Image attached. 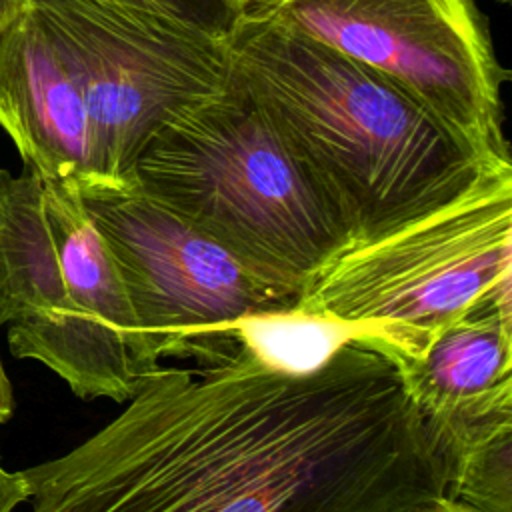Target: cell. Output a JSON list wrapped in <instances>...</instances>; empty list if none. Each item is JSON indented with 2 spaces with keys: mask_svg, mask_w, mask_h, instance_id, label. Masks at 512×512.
I'll list each match as a JSON object with an SVG mask.
<instances>
[{
  "mask_svg": "<svg viewBox=\"0 0 512 512\" xmlns=\"http://www.w3.org/2000/svg\"><path fill=\"white\" fill-rule=\"evenodd\" d=\"M70 452L20 470L30 512H406L450 460L396 366L358 340L288 374L244 346L160 366Z\"/></svg>",
  "mask_w": 512,
  "mask_h": 512,
  "instance_id": "6da1fadb",
  "label": "cell"
},
{
  "mask_svg": "<svg viewBox=\"0 0 512 512\" xmlns=\"http://www.w3.org/2000/svg\"><path fill=\"white\" fill-rule=\"evenodd\" d=\"M228 50L234 74L330 200L350 246L388 236L512 168L384 74L304 34L238 16Z\"/></svg>",
  "mask_w": 512,
  "mask_h": 512,
  "instance_id": "7a4b0ae2",
  "label": "cell"
},
{
  "mask_svg": "<svg viewBox=\"0 0 512 512\" xmlns=\"http://www.w3.org/2000/svg\"><path fill=\"white\" fill-rule=\"evenodd\" d=\"M132 184L298 300L350 246L330 200L234 70L220 94L156 128Z\"/></svg>",
  "mask_w": 512,
  "mask_h": 512,
  "instance_id": "3957f363",
  "label": "cell"
},
{
  "mask_svg": "<svg viewBox=\"0 0 512 512\" xmlns=\"http://www.w3.org/2000/svg\"><path fill=\"white\" fill-rule=\"evenodd\" d=\"M296 308L404 356L466 316L512 314V168L388 236L348 246Z\"/></svg>",
  "mask_w": 512,
  "mask_h": 512,
  "instance_id": "277c9868",
  "label": "cell"
},
{
  "mask_svg": "<svg viewBox=\"0 0 512 512\" xmlns=\"http://www.w3.org/2000/svg\"><path fill=\"white\" fill-rule=\"evenodd\" d=\"M28 8L82 92L98 186L132 184L156 128L230 80L228 38L184 20L116 0H28Z\"/></svg>",
  "mask_w": 512,
  "mask_h": 512,
  "instance_id": "5b68a950",
  "label": "cell"
},
{
  "mask_svg": "<svg viewBox=\"0 0 512 512\" xmlns=\"http://www.w3.org/2000/svg\"><path fill=\"white\" fill-rule=\"evenodd\" d=\"M240 16L304 34L384 74L494 158L504 136L500 66L474 0H238Z\"/></svg>",
  "mask_w": 512,
  "mask_h": 512,
  "instance_id": "8992f818",
  "label": "cell"
},
{
  "mask_svg": "<svg viewBox=\"0 0 512 512\" xmlns=\"http://www.w3.org/2000/svg\"><path fill=\"white\" fill-rule=\"evenodd\" d=\"M78 196L116 260L138 326L160 362L228 360L240 350L242 320L296 308L298 296L258 278L134 184Z\"/></svg>",
  "mask_w": 512,
  "mask_h": 512,
  "instance_id": "52a82bcc",
  "label": "cell"
},
{
  "mask_svg": "<svg viewBox=\"0 0 512 512\" xmlns=\"http://www.w3.org/2000/svg\"><path fill=\"white\" fill-rule=\"evenodd\" d=\"M0 326L12 356L38 360L82 400L126 402L160 366L106 332L72 294L42 180L0 170Z\"/></svg>",
  "mask_w": 512,
  "mask_h": 512,
  "instance_id": "ba28073f",
  "label": "cell"
},
{
  "mask_svg": "<svg viewBox=\"0 0 512 512\" xmlns=\"http://www.w3.org/2000/svg\"><path fill=\"white\" fill-rule=\"evenodd\" d=\"M0 128L40 180L76 192L98 186L82 92L30 8L0 34Z\"/></svg>",
  "mask_w": 512,
  "mask_h": 512,
  "instance_id": "9c48e42d",
  "label": "cell"
},
{
  "mask_svg": "<svg viewBox=\"0 0 512 512\" xmlns=\"http://www.w3.org/2000/svg\"><path fill=\"white\" fill-rule=\"evenodd\" d=\"M380 352L430 426L512 406V314L466 316L434 334L418 356Z\"/></svg>",
  "mask_w": 512,
  "mask_h": 512,
  "instance_id": "30bf717a",
  "label": "cell"
},
{
  "mask_svg": "<svg viewBox=\"0 0 512 512\" xmlns=\"http://www.w3.org/2000/svg\"><path fill=\"white\" fill-rule=\"evenodd\" d=\"M434 434L450 460L448 496L482 512H512V408Z\"/></svg>",
  "mask_w": 512,
  "mask_h": 512,
  "instance_id": "8fae6325",
  "label": "cell"
},
{
  "mask_svg": "<svg viewBox=\"0 0 512 512\" xmlns=\"http://www.w3.org/2000/svg\"><path fill=\"white\" fill-rule=\"evenodd\" d=\"M236 338L268 368L310 374L322 368L342 346L354 342L358 334L336 320L290 308L242 320Z\"/></svg>",
  "mask_w": 512,
  "mask_h": 512,
  "instance_id": "7c38bea8",
  "label": "cell"
},
{
  "mask_svg": "<svg viewBox=\"0 0 512 512\" xmlns=\"http://www.w3.org/2000/svg\"><path fill=\"white\" fill-rule=\"evenodd\" d=\"M116 2L184 20L218 38H228L234 22L240 16L238 0H116Z\"/></svg>",
  "mask_w": 512,
  "mask_h": 512,
  "instance_id": "4fadbf2b",
  "label": "cell"
},
{
  "mask_svg": "<svg viewBox=\"0 0 512 512\" xmlns=\"http://www.w3.org/2000/svg\"><path fill=\"white\" fill-rule=\"evenodd\" d=\"M28 500L20 470L10 472L0 460V512H14Z\"/></svg>",
  "mask_w": 512,
  "mask_h": 512,
  "instance_id": "5bb4252c",
  "label": "cell"
},
{
  "mask_svg": "<svg viewBox=\"0 0 512 512\" xmlns=\"http://www.w3.org/2000/svg\"><path fill=\"white\" fill-rule=\"evenodd\" d=\"M406 512H482V510H478L470 504H464L448 494H438L434 498L418 502L416 506L408 508Z\"/></svg>",
  "mask_w": 512,
  "mask_h": 512,
  "instance_id": "9a60e30c",
  "label": "cell"
},
{
  "mask_svg": "<svg viewBox=\"0 0 512 512\" xmlns=\"http://www.w3.org/2000/svg\"><path fill=\"white\" fill-rule=\"evenodd\" d=\"M14 414V394L12 384L8 380V374L4 370L2 358H0V424L8 422Z\"/></svg>",
  "mask_w": 512,
  "mask_h": 512,
  "instance_id": "2e32d148",
  "label": "cell"
},
{
  "mask_svg": "<svg viewBox=\"0 0 512 512\" xmlns=\"http://www.w3.org/2000/svg\"><path fill=\"white\" fill-rule=\"evenodd\" d=\"M28 10V0H0V34Z\"/></svg>",
  "mask_w": 512,
  "mask_h": 512,
  "instance_id": "e0dca14e",
  "label": "cell"
},
{
  "mask_svg": "<svg viewBox=\"0 0 512 512\" xmlns=\"http://www.w3.org/2000/svg\"><path fill=\"white\" fill-rule=\"evenodd\" d=\"M498 2H502V4H508V2H510V0H498Z\"/></svg>",
  "mask_w": 512,
  "mask_h": 512,
  "instance_id": "ac0fdd59",
  "label": "cell"
}]
</instances>
